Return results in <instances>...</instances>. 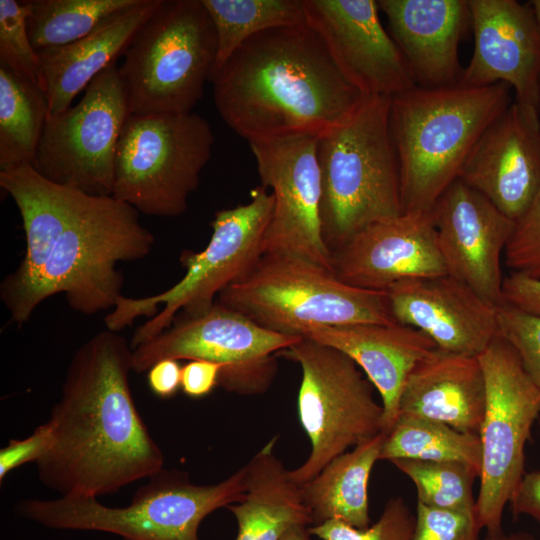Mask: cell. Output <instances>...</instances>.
Masks as SVG:
<instances>
[{
	"label": "cell",
	"instance_id": "obj_1",
	"mask_svg": "<svg viewBox=\"0 0 540 540\" xmlns=\"http://www.w3.org/2000/svg\"><path fill=\"white\" fill-rule=\"evenodd\" d=\"M0 186L19 211L26 241L19 265L0 284L10 320L22 326L56 294L83 315L111 311L123 295L118 263L147 257L155 244L140 213L112 195L51 182L31 165L1 170Z\"/></svg>",
	"mask_w": 540,
	"mask_h": 540
},
{
	"label": "cell",
	"instance_id": "obj_2",
	"mask_svg": "<svg viewBox=\"0 0 540 540\" xmlns=\"http://www.w3.org/2000/svg\"><path fill=\"white\" fill-rule=\"evenodd\" d=\"M132 355L130 342L106 329L72 356L47 420L52 444L36 462L41 482L61 496L97 498L163 469L130 389Z\"/></svg>",
	"mask_w": 540,
	"mask_h": 540
},
{
	"label": "cell",
	"instance_id": "obj_3",
	"mask_svg": "<svg viewBox=\"0 0 540 540\" xmlns=\"http://www.w3.org/2000/svg\"><path fill=\"white\" fill-rule=\"evenodd\" d=\"M211 82L219 115L249 144L318 139L346 121L366 98L306 23L251 37Z\"/></svg>",
	"mask_w": 540,
	"mask_h": 540
},
{
	"label": "cell",
	"instance_id": "obj_4",
	"mask_svg": "<svg viewBox=\"0 0 540 540\" xmlns=\"http://www.w3.org/2000/svg\"><path fill=\"white\" fill-rule=\"evenodd\" d=\"M505 83L467 88L414 87L390 100L402 211H431L459 178L472 149L511 104Z\"/></svg>",
	"mask_w": 540,
	"mask_h": 540
},
{
	"label": "cell",
	"instance_id": "obj_5",
	"mask_svg": "<svg viewBox=\"0 0 540 540\" xmlns=\"http://www.w3.org/2000/svg\"><path fill=\"white\" fill-rule=\"evenodd\" d=\"M390 100L365 98L346 121L317 139L320 218L331 253L367 226L403 212Z\"/></svg>",
	"mask_w": 540,
	"mask_h": 540
},
{
	"label": "cell",
	"instance_id": "obj_6",
	"mask_svg": "<svg viewBox=\"0 0 540 540\" xmlns=\"http://www.w3.org/2000/svg\"><path fill=\"white\" fill-rule=\"evenodd\" d=\"M273 206V194L261 186L251 192L248 203L217 211L207 246L181 253L184 276L160 293L141 298L122 295L104 318L106 329L120 332L138 317H148L131 338L133 350L167 329L177 316L207 312L219 293L246 277L263 256Z\"/></svg>",
	"mask_w": 540,
	"mask_h": 540
},
{
	"label": "cell",
	"instance_id": "obj_7",
	"mask_svg": "<svg viewBox=\"0 0 540 540\" xmlns=\"http://www.w3.org/2000/svg\"><path fill=\"white\" fill-rule=\"evenodd\" d=\"M134 493L129 505L108 507L95 497L25 499L17 513L45 527L100 531L123 540H200L202 520L245 496V467L211 485L191 483L186 473L161 469Z\"/></svg>",
	"mask_w": 540,
	"mask_h": 540
},
{
	"label": "cell",
	"instance_id": "obj_8",
	"mask_svg": "<svg viewBox=\"0 0 540 540\" xmlns=\"http://www.w3.org/2000/svg\"><path fill=\"white\" fill-rule=\"evenodd\" d=\"M216 302L288 336L355 323H396L386 292L348 285L320 264L285 255L263 254Z\"/></svg>",
	"mask_w": 540,
	"mask_h": 540
},
{
	"label": "cell",
	"instance_id": "obj_9",
	"mask_svg": "<svg viewBox=\"0 0 540 540\" xmlns=\"http://www.w3.org/2000/svg\"><path fill=\"white\" fill-rule=\"evenodd\" d=\"M119 67L131 114L190 113L211 81L217 36L202 0H161Z\"/></svg>",
	"mask_w": 540,
	"mask_h": 540
},
{
	"label": "cell",
	"instance_id": "obj_10",
	"mask_svg": "<svg viewBox=\"0 0 540 540\" xmlns=\"http://www.w3.org/2000/svg\"><path fill=\"white\" fill-rule=\"evenodd\" d=\"M214 142L199 114H130L117 145L112 196L144 215H182Z\"/></svg>",
	"mask_w": 540,
	"mask_h": 540
},
{
	"label": "cell",
	"instance_id": "obj_11",
	"mask_svg": "<svg viewBox=\"0 0 540 540\" xmlns=\"http://www.w3.org/2000/svg\"><path fill=\"white\" fill-rule=\"evenodd\" d=\"M276 356L302 370L297 409L311 452L301 466L289 470L296 484L310 481L348 448L383 433V407L374 398L375 388L349 356L306 337Z\"/></svg>",
	"mask_w": 540,
	"mask_h": 540
},
{
	"label": "cell",
	"instance_id": "obj_12",
	"mask_svg": "<svg viewBox=\"0 0 540 540\" xmlns=\"http://www.w3.org/2000/svg\"><path fill=\"white\" fill-rule=\"evenodd\" d=\"M486 385L479 431L482 458L476 513L487 533L502 531L505 506L524 472V449L540 415V390L501 336L478 356Z\"/></svg>",
	"mask_w": 540,
	"mask_h": 540
},
{
	"label": "cell",
	"instance_id": "obj_13",
	"mask_svg": "<svg viewBox=\"0 0 540 540\" xmlns=\"http://www.w3.org/2000/svg\"><path fill=\"white\" fill-rule=\"evenodd\" d=\"M130 114L115 62L91 80L77 105L48 116L31 166L56 184L111 196L117 145Z\"/></svg>",
	"mask_w": 540,
	"mask_h": 540
},
{
	"label": "cell",
	"instance_id": "obj_14",
	"mask_svg": "<svg viewBox=\"0 0 540 540\" xmlns=\"http://www.w3.org/2000/svg\"><path fill=\"white\" fill-rule=\"evenodd\" d=\"M302 337L267 330L217 302L207 312L177 316L149 341L133 349L132 371L147 372L157 361L208 360L222 365L219 383L240 394L266 391L276 371V355Z\"/></svg>",
	"mask_w": 540,
	"mask_h": 540
},
{
	"label": "cell",
	"instance_id": "obj_15",
	"mask_svg": "<svg viewBox=\"0 0 540 540\" xmlns=\"http://www.w3.org/2000/svg\"><path fill=\"white\" fill-rule=\"evenodd\" d=\"M249 146L262 186L270 188L274 197L264 254L301 258L333 271L320 218L317 138L296 137Z\"/></svg>",
	"mask_w": 540,
	"mask_h": 540
},
{
	"label": "cell",
	"instance_id": "obj_16",
	"mask_svg": "<svg viewBox=\"0 0 540 540\" xmlns=\"http://www.w3.org/2000/svg\"><path fill=\"white\" fill-rule=\"evenodd\" d=\"M306 24L364 97H392L416 84L374 0H303Z\"/></svg>",
	"mask_w": 540,
	"mask_h": 540
},
{
	"label": "cell",
	"instance_id": "obj_17",
	"mask_svg": "<svg viewBox=\"0 0 540 540\" xmlns=\"http://www.w3.org/2000/svg\"><path fill=\"white\" fill-rule=\"evenodd\" d=\"M432 215L448 274L501 305V260L515 222L459 179L439 197Z\"/></svg>",
	"mask_w": 540,
	"mask_h": 540
},
{
	"label": "cell",
	"instance_id": "obj_18",
	"mask_svg": "<svg viewBox=\"0 0 540 540\" xmlns=\"http://www.w3.org/2000/svg\"><path fill=\"white\" fill-rule=\"evenodd\" d=\"M472 57L458 85L505 83L515 102L540 111V29L530 3L469 0Z\"/></svg>",
	"mask_w": 540,
	"mask_h": 540
},
{
	"label": "cell",
	"instance_id": "obj_19",
	"mask_svg": "<svg viewBox=\"0 0 540 540\" xmlns=\"http://www.w3.org/2000/svg\"><path fill=\"white\" fill-rule=\"evenodd\" d=\"M344 283L386 292L395 283L448 274L431 211H407L373 223L332 252Z\"/></svg>",
	"mask_w": 540,
	"mask_h": 540
},
{
	"label": "cell",
	"instance_id": "obj_20",
	"mask_svg": "<svg viewBox=\"0 0 540 540\" xmlns=\"http://www.w3.org/2000/svg\"><path fill=\"white\" fill-rule=\"evenodd\" d=\"M458 179L516 222L540 188L539 110L511 103L484 131Z\"/></svg>",
	"mask_w": 540,
	"mask_h": 540
},
{
	"label": "cell",
	"instance_id": "obj_21",
	"mask_svg": "<svg viewBox=\"0 0 540 540\" xmlns=\"http://www.w3.org/2000/svg\"><path fill=\"white\" fill-rule=\"evenodd\" d=\"M386 293L394 320L442 351L479 356L499 336L497 306L450 274L405 279Z\"/></svg>",
	"mask_w": 540,
	"mask_h": 540
},
{
	"label": "cell",
	"instance_id": "obj_22",
	"mask_svg": "<svg viewBox=\"0 0 540 540\" xmlns=\"http://www.w3.org/2000/svg\"><path fill=\"white\" fill-rule=\"evenodd\" d=\"M388 32L413 80L423 88L458 85L463 73L458 47L470 13L466 0H379Z\"/></svg>",
	"mask_w": 540,
	"mask_h": 540
},
{
	"label": "cell",
	"instance_id": "obj_23",
	"mask_svg": "<svg viewBox=\"0 0 540 540\" xmlns=\"http://www.w3.org/2000/svg\"><path fill=\"white\" fill-rule=\"evenodd\" d=\"M303 337L349 356L378 391L383 433L399 415L401 394L412 370L437 348L423 332L399 323H355L314 329Z\"/></svg>",
	"mask_w": 540,
	"mask_h": 540
},
{
	"label": "cell",
	"instance_id": "obj_24",
	"mask_svg": "<svg viewBox=\"0 0 540 540\" xmlns=\"http://www.w3.org/2000/svg\"><path fill=\"white\" fill-rule=\"evenodd\" d=\"M485 403V378L478 356L436 348L408 376L398 417L438 421L479 435Z\"/></svg>",
	"mask_w": 540,
	"mask_h": 540
},
{
	"label": "cell",
	"instance_id": "obj_25",
	"mask_svg": "<svg viewBox=\"0 0 540 540\" xmlns=\"http://www.w3.org/2000/svg\"><path fill=\"white\" fill-rule=\"evenodd\" d=\"M161 0H136L101 21L85 37L37 51L45 83L49 116L70 108L91 80L124 54L134 35Z\"/></svg>",
	"mask_w": 540,
	"mask_h": 540
},
{
	"label": "cell",
	"instance_id": "obj_26",
	"mask_svg": "<svg viewBox=\"0 0 540 540\" xmlns=\"http://www.w3.org/2000/svg\"><path fill=\"white\" fill-rule=\"evenodd\" d=\"M270 440L245 467V496L226 508L238 524L235 540H280L293 525H312L300 485L274 455Z\"/></svg>",
	"mask_w": 540,
	"mask_h": 540
},
{
	"label": "cell",
	"instance_id": "obj_27",
	"mask_svg": "<svg viewBox=\"0 0 540 540\" xmlns=\"http://www.w3.org/2000/svg\"><path fill=\"white\" fill-rule=\"evenodd\" d=\"M385 438L380 433L328 463L314 478L300 485L312 525L337 519L355 528L370 526L368 483Z\"/></svg>",
	"mask_w": 540,
	"mask_h": 540
},
{
	"label": "cell",
	"instance_id": "obj_28",
	"mask_svg": "<svg viewBox=\"0 0 540 540\" xmlns=\"http://www.w3.org/2000/svg\"><path fill=\"white\" fill-rule=\"evenodd\" d=\"M48 116L44 91L0 66V171L31 165Z\"/></svg>",
	"mask_w": 540,
	"mask_h": 540
},
{
	"label": "cell",
	"instance_id": "obj_29",
	"mask_svg": "<svg viewBox=\"0 0 540 540\" xmlns=\"http://www.w3.org/2000/svg\"><path fill=\"white\" fill-rule=\"evenodd\" d=\"M479 435L465 433L438 421L413 416H399L385 434L379 460L409 459L450 461L481 470Z\"/></svg>",
	"mask_w": 540,
	"mask_h": 540
},
{
	"label": "cell",
	"instance_id": "obj_30",
	"mask_svg": "<svg viewBox=\"0 0 540 540\" xmlns=\"http://www.w3.org/2000/svg\"><path fill=\"white\" fill-rule=\"evenodd\" d=\"M202 3L217 36L212 77L251 37L272 28L306 23L303 0H202Z\"/></svg>",
	"mask_w": 540,
	"mask_h": 540
},
{
	"label": "cell",
	"instance_id": "obj_31",
	"mask_svg": "<svg viewBox=\"0 0 540 540\" xmlns=\"http://www.w3.org/2000/svg\"><path fill=\"white\" fill-rule=\"evenodd\" d=\"M27 29L33 47H60L77 41L111 14L136 0H29Z\"/></svg>",
	"mask_w": 540,
	"mask_h": 540
},
{
	"label": "cell",
	"instance_id": "obj_32",
	"mask_svg": "<svg viewBox=\"0 0 540 540\" xmlns=\"http://www.w3.org/2000/svg\"><path fill=\"white\" fill-rule=\"evenodd\" d=\"M415 485L418 501L426 506L459 512H476L473 484L479 473L450 461H390Z\"/></svg>",
	"mask_w": 540,
	"mask_h": 540
},
{
	"label": "cell",
	"instance_id": "obj_33",
	"mask_svg": "<svg viewBox=\"0 0 540 540\" xmlns=\"http://www.w3.org/2000/svg\"><path fill=\"white\" fill-rule=\"evenodd\" d=\"M30 1L0 0V66L24 77L45 93L37 50L27 29Z\"/></svg>",
	"mask_w": 540,
	"mask_h": 540
},
{
	"label": "cell",
	"instance_id": "obj_34",
	"mask_svg": "<svg viewBox=\"0 0 540 540\" xmlns=\"http://www.w3.org/2000/svg\"><path fill=\"white\" fill-rule=\"evenodd\" d=\"M414 526L415 514L401 497H394L388 500L377 522L367 528L358 529L332 519L309 526V531L322 540H411Z\"/></svg>",
	"mask_w": 540,
	"mask_h": 540
},
{
	"label": "cell",
	"instance_id": "obj_35",
	"mask_svg": "<svg viewBox=\"0 0 540 540\" xmlns=\"http://www.w3.org/2000/svg\"><path fill=\"white\" fill-rule=\"evenodd\" d=\"M497 321L499 336L513 346L540 390V318L502 304L497 306Z\"/></svg>",
	"mask_w": 540,
	"mask_h": 540
},
{
	"label": "cell",
	"instance_id": "obj_36",
	"mask_svg": "<svg viewBox=\"0 0 540 540\" xmlns=\"http://www.w3.org/2000/svg\"><path fill=\"white\" fill-rule=\"evenodd\" d=\"M476 512L438 509L417 502L411 540H481Z\"/></svg>",
	"mask_w": 540,
	"mask_h": 540
},
{
	"label": "cell",
	"instance_id": "obj_37",
	"mask_svg": "<svg viewBox=\"0 0 540 540\" xmlns=\"http://www.w3.org/2000/svg\"><path fill=\"white\" fill-rule=\"evenodd\" d=\"M504 257L512 272L540 277V188L528 209L515 222Z\"/></svg>",
	"mask_w": 540,
	"mask_h": 540
},
{
	"label": "cell",
	"instance_id": "obj_38",
	"mask_svg": "<svg viewBox=\"0 0 540 540\" xmlns=\"http://www.w3.org/2000/svg\"><path fill=\"white\" fill-rule=\"evenodd\" d=\"M52 444V428L46 421L39 425L31 435L23 439H11L0 450V481L12 470L29 462H37Z\"/></svg>",
	"mask_w": 540,
	"mask_h": 540
},
{
	"label": "cell",
	"instance_id": "obj_39",
	"mask_svg": "<svg viewBox=\"0 0 540 540\" xmlns=\"http://www.w3.org/2000/svg\"><path fill=\"white\" fill-rule=\"evenodd\" d=\"M502 304L540 318V277L519 272L504 277Z\"/></svg>",
	"mask_w": 540,
	"mask_h": 540
},
{
	"label": "cell",
	"instance_id": "obj_40",
	"mask_svg": "<svg viewBox=\"0 0 540 540\" xmlns=\"http://www.w3.org/2000/svg\"><path fill=\"white\" fill-rule=\"evenodd\" d=\"M222 368L212 361L190 360L182 367V391L191 398L208 395L218 385Z\"/></svg>",
	"mask_w": 540,
	"mask_h": 540
},
{
	"label": "cell",
	"instance_id": "obj_41",
	"mask_svg": "<svg viewBox=\"0 0 540 540\" xmlns=\"http://www.w3.org/2000/svg\"><path fill=\"white\" fill-rule=\"evenodd\" d=\"M509 504L514 515H528L540 525V471L523 475Z\"/></svg>",
	"mask_w": 540,
	"mask_h": 540
},
{
	"label": "cell",
	"instance_id": "obj_42",
	"mask_svg": "<svg viewBox=\"0 0 540 540\" xmlns=\"http://www.w3.org/2000/svg\"><path fill=\"white\" fill-rule=\"evenodd\" d=\"M182 366L178 360L162 359L147 371L150 390L160 398H170L181 388Z\"/></svg>",
	"mask_w": 540,
	"mask_h": 540
},
{
	"label": "cell",
	"instance_id": "obj_43",
	"mask_svg": "<svg viewBox=\"0 0 540 540\" xmlns=\"http://www.w3.org/2000/svg\"><path fill=\"white\" fill-rule=\"evenodd\" d=\"M280 540H312L308 525L297 524L288 528Z\"/></svg>",
	"mask_w": 540,
	"mask_h": 540
},
{
	"label": "cell",
	"instance_id": "obj_44",
	"mask_svg": "<svg viewBox=\"0 0 540 540\" xmlns=\"http://www.w3.org/2000/svg\"><path fill=\"white\" fill-rule=\"evenodd\" d=\"M481 540H536L525 532L505 533L503 530L498 533H487Z\"/></svg>",
	"mask_w": 540,
	"mask_h": 540
},
{
	"label": "cell",
	"instance_id": "obj_45",
	"mask_svg": "<svg viewBox=\"0 0 540 540\" xmlns=\"http://www.w3.org/2000/svg\"><path fill=\"white\" fill-rule=\"evenodd\" d=\"M534 12L536 21L540 29V0H532L529 2Z\"/></svg>",
	"mask_w": 540,
	"mask_h": 540
}]
</instances>
